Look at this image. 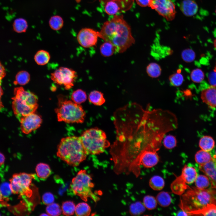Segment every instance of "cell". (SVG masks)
Wrapping results in <instances>:
<instances>
[{
    "instance_id": "6",
    "label": "cell",
    "mask_w": 216,
    "mask_h": 216,
    "mask_svg": "<svg viewBox=\"0 0 216 216\" xmlns=\"http://www.w3.org/2000/svg\"><path fill=\"white\" fill-rule=\"evenodd\" d=\"M80 137L88 155L102 153L110 146L105 132L98 128L86 130Z\"/></svg>"
},
{
    "instance_id": "41",
    "label": "cell",
    "mask_w": 216,
    "mask_h": 216,
    "mask_svg": "<svg viewBox=\"0 0 216 216\" xmlns=\"http://www.w3.org/2000/svg\"><path fill=\"white\" fill-rule=\"evenodd\" d=\"M190 77L192 81L196 83H199L202 81L204 79V72L200 69H195L191 71Z\"/></svg>"
},
{
    "instance_id": "32",
    "label": "cell",
    "mask_w": 216,
    "mask_h": 216,
    "mask_svg": "<svg viewBox=\"0 0 216 216\" xmlns=\"http://www.w3.org/2000/svg\"><path fill=\"white\" fill-rule=\"evenodd\" d=\"M156 200L157 203L163 207L168 206L171 201V197L169 194L164 191L159 193L156 196Z\"/></svg>"
},
{
    "instance_id": "8",
    "label": "cell",
    "mask_w": 216,
    "mask_h": 216,
    "mask_svg": "<svg viewBox=\"0 0 216 216\" xmlns=\"http://www.w3.org/2000/svg\"><path fill=\"white\" fill-rule=\"evenodd\" d=\"M58 120L68 123H80L84 122L86 113L82 107L73 101H59V106L55 110Z\"/></svg>"
},
{
    "instance_id": "15",
    "label": "cell",
    "mask_w": 216,
    "mask_h": 216,
    "mask_svg": "<svg viewBox=\"0 0 216 216\" xmlns=\"http://www.w3.org/2000/svg\"><path fill=\"white\" fill-rule=\"evenodd\" d=\"M199 167L209 178L212 188L216 189V157L214 156L209 162Z\"/></svg>"
},
{
    "instance_id": "3",
    "label": "cell",
    "mask_w": 216,
    "mask_h": 216,
    "mask_svg": "<svg viewBox=\"0 0 216 216\" xmlns=\"http://www.w3.org/2000/svg\"><path fill=\"white\" fill-rule=\"evenodd\" d=\"M57 155L68 164L75 166L85 160L88 154L80 137L72 136L61 139L58 147Z\"/></svg>"
},
{
    "instance_id": "45",
    "label": "cell",
    "mask_w": 216,
    "mask_h": 216,
    "mask_svg": "<svg viewBox=\"0 0 216 216\" xmlns=\"http://www.w3.org/2000/svg\"><path fill=\"white\" fill-rule=\"evenodd\" d=\"M54 197L52 194L50 192H46L42 196V201L44 204L48 205L53 203Z\"/></svg>"
},
{
    "instance_id": "12",
    "label": "cell",
    "mask_w": 216,
    "mask_h": 216,
    "mask_svg": "<svg viewBox=\"0 0 216 216\" xmlns=\"http://www.w3.org/2000/svg\"><path fill=\"white\" fill-rule=\"evenodd\" d=\"M159 160L157 151L147 150L143 152L139 156L136 167V176H137L140 171V165L147 168H151L156 165Z\"/></svg>"
},
{
    "instance_id": "2",
    "label": "cell",
    "mask_w": 216,
    "mask_h": 216,
    "mask_svg": "<svg viewBox=\"0 0 216 216\" xmlns=\"http://www.w3.org/2000/svg\"><path fill=\"white\" fill-rule=\"evenodd\" d=\"M98 34L99 38L112 43L118 53L124 52L135 42L130 27L122 15H115L104 22Z\"/></svg>"
},
{
    "instance_id": "22",
    "label": "cell",
    "mask_w": 216,
    "mask_h": 216,
    "mask_svg": "<svg viewBox=\"0 0 216 216\" xmlns=\"http://www.w3.org/2000/svg\"><path fill=\"white\" fill-rule=\"evenodd\" d=\"M215 141L212 137L209 136H204L200 139L199 146L201 150L210 152L214 148Z\"/></svg>"
},
{
    "instance_id": "1",
    "label": "cell",
    "mask_w": 216,
    "mask_h": 216,
    "mask_svg": "<svg viewBox=\"0 0 216 216\" xmlns=\"http://www.w3.org/2000/svg\"><path fill=\"white\" fill-rule=\"evenodd\" d=\"M116 137L139 151H158L166 133L155 120L145 116H128L114 119Z\"/></svg>"
},
{
    "instance_id": "52",
    "label": "cell",
    "mask_w": 216,
    "mask_h": 216,
    "mask_svg": "<svg viewBox=\"0 0 216 216\" xmlns=\"http://www.w3.org/2000/svg\"><path fill=\"white\" fill-rule=\"evenodd\" d=\"M5 197L3 195L0 188V203L4 201Z\"/></svg>"
},
{
    "instance_id": "26",
    "label": "cell",
    "mask_w": 216,
    "mask_h": 216,
    "mask_svg": "<svg viewBox=\"0 0 216 216\" xmlns=\"http://www.w3.org/2000/svg\"><path fill=\"white\" fill-rule=\"evenodd\" d=\"M195 159L197 163L200 165H202L209 162L212 157L209 152L201 150L196 153Z\"/></svg>"
},
{
    "instance_id": "25",
    "label": "cell",
    "mask_w": 216,
    "mask_h": 216,
    "mask_svg": "<svg viewBox=\"0 0 216 216\" xmlns=\"http://www.w3.org/2000/svg\"><path fill=\"white\" fill-rule=\"evenodd\" d=\"M50 58L49 53L44 50L38 51L34 56V60L39 65H43L47 64Z\"/></svg>"
},
{
    "instance_id": "9",
    "label": "cell",
    "mask_w": 216,
    "mask_h": 216,
    "mask_svg": "<svg viewBox=\"0 0 216 216\" xmlns=\"http://www.w3.org/2000/svg\"><path fill=\"white\" fill-rule=\"evenodd\" d=\"M34 174L25 172L16 173L10 179L9 185L12 193L20 196L30 198L33 192L30 188L33 179L36 177Z\"/></svg>"
},
{
    "instance_id": "42",
    "label": "cell",
    "mask_w": 216,
    "mask_h": 216,
    "mask_svg": "<svg viewBox=\"0 0 216 216\" xmlns=\"http://www.w3.org/2000/svg\"><path fill=\"white\" fill-rule=\"evenodd\" d=\"M181 57L184 62L190 63L194 60L196 57V54L193 50L188 48L184 49L182 52Z\"/></svg>"
},
{
    "instance_id": "37",
    "label": "cell",
    "mask_w": 216,
    "mask_h": 216,
    "mask_svg": "<svg viewBox=\"0 0 216 216\" xmlns=\"http://www.w3.org/2000/svg\"><path fill=\"white\" fill-rule=\"evenodd\" d=\"M195 182L197 188L199 189H206L208 187L210 184V181L208 177L203 175L197 176Z\"/></svg>"
},
{
    "instance_id": "28",
    "label": "cell",
    "mask_w": 216,
    "mask_h": 216,
    "mask_svg": "<svg viewBox=\"0 0 216 216\" xmlns=\"http://www.w3.org/2000/svg\"><path fill=\"white\" fill-rule=\"evenodd\" d=\"M49 25L52 29L58 31L63 26L64 21L62 18L58 15H54L50 17L49 21Z\"/></svg>"
},
{
    "instance_id": "50",
    "label": "cell",
    "mask_w": 216,
    "mask_h": 216,
    "mask_svg": "<svg viewBox=\"0 0 216 216\" xmlns=\"http://www.w3.org/2000/svg\"><path fill=\"white\" fill-rule=\"evenodd\" d=\"M5 160V158L4 155L0 152V166L4 164Z\"/></svg>"
},
{
    "instance_id": "27",
    "label": "cell",
    "mask_w": 216,
    "mask_h": 216,
    "mask_svg": "<svg viewBox=\"0 0 216 216\" xmlns=\"http://www.w3.org/2000/svg\"><path fill=\"white\" fill-rule=\"evenodd\" d=\"M161 71L160 66L155 62L149 63L146 68L147 74L149 76L152 78H156L159 76L161 74Z\"/></svg>"
},
{
    "instance_id": "56",
    "label": "cell",
    "mask_w": 216,
    "mask_h": 216,
    "mask_svg": "<svg viewBox=\"0 0 216 216\" xmlns=\"http://www.w3.org/2000/svg\"><path fill=\"white\" fill-rule=\"evenodd\" d=\"M214 156L216 157V150L215 151V154Z\"/></svg>"
},
{
    "instance_id": "23",
    "label": "cell",
    "mask_w": 216,
    "mask_h": 216,
    "mask_svg": "<svg viewBox=\"0 0 216 216\" xmlns=\"http://www.w3.org/2000/svg\"><path fill=\"white\" fill-rule=\"evenodd\" d=\"M37 176L42 179H45L50 175L51 170L49 166L45 163H40L35 169Z\"/></svg>"
},
{
    "instance_id": "58",
    "label": "cell",
    "mask_w": 216,
    "mask_h": 216,
    "mask_svg": "<svg viewBox=\"0 0 216 216\" xmlns=\"http://www.w3.org/2000/svg\"></svg>"
},
{
    "instance_id": "5",
    "label": "cell",
    "mask_w": 216,
    "mask_h": 216,
    "mask_svg": "<svg viewBox=\"0 0 216 216\" xmlns=\"http://www.w3.org/2000/svg\"><path fill=\"white\" fill-rule=\"evenodd\" d=\"M12 98V108L19 120L22 117L34 112L38 105V98L33 93L25 90L22 87H16Z\"/></svg>"
},
{
    "instance_id": "38",
    "label": "cell",
    "mask_w": 216,
    "mask_h": 216,
    "mask_svg": "<svg viewBox=\"0 0 216 216\" xmlns=\"http://www.w3.org/2000/svg\"><path fill=\"white\" fill-rule=\"evenodd\" d=\"M145 208L144 204L141 202H136L130 205V212L133 215H140L144 212L145 210Z\"/></svg>"
},
{
    "instance_id": "17",
    "label": "cell",
    "mask_w": 216,
    "mask_h": 216,
    "mask_svg": "<svg viewBox=\"0 0 216 216\" xmlns=\"http://www.w3.org/2000/svg\"><path fill=\"white\" fill-rule=\"evenodd\" d=\"M180 8L183 13L188 16H193L197 13L198 7L194 0H183L181 2Z\"/></svg>"
},
{
    "instance_id": "35",
    "label": "cell",
    "mask_w": 216,
    "mask_h": 216,
    "mask_svg": "<svg viewBox=\"0 0 216 216\" xmlns=\"http://www.w3.org/2000/svg\"><path fill=\"white\" fill-rule=\"evenodd\" d=\"M28 27V24L26 20L22 18L16 19L13 24L14 30L18 33L25 32Z\"/></svg>"
},
{
    "instance_id": "34",
    "label": "cell",
    "mask_w": 216,
    "mask_h": 216,
    "mask_svg": "<svg viewBox=\"0 0 216 216\" xmlns=\"http://www.w3.org/2000/svg\"><path fill=\"white\" fill-rule=\"evenodd\" d=\"M87 98L86 92L81 89H78L74 91L71 95L72 101L78 104L85 102Z\"/></svg>"
},
{
    "instance_id": "43",
    "label": "cell",
    "mask_w": 216,
    "mask_h": 216,
    "mask_svg": "<svg viewBox=\"0 0 216 216\" xmlns=\"http://www.w3.org/2000/svg\"><path fill=\"white\" fill-rule=\"evenodd\" d=\"M143 202L145 207L149 210L154 209L157 206V202L156 200L152 196H145L143 198Z\"/></svg>"
},
{
    "instance_id": "14",
    "label": "cell",
    "mask_w": 216,
    "mask_h": 216,
    "mask_svg": "<svg viewBox=\"0 0 216 216\" xmlns=\"http://www.w3.org/2000/svg\"><path fill=\"white\" fill-rule=\"evenodd\" d=\"M22 132L28 134L34 131L40 126L42 119L40 116L33 112L21 118L19 120Z\"/></svg>"
},
{
    "instance_id": "40",
    "label": "cell",
    "mask_w": 216,
    "mask_h": 216,
    "mask_svg": "<svg viewBox=\"0 0 216 216\" xmlns=\"http://www.w3.org/2000/svg\"><path fill=\"white\" fill-rule=\"evenodd\" d=\"M46 210L47 213L49 216L59 215L62 211L60 206L55 203L48 205L46 208Z\"/></svg>"
},
{
    "instance_id": "46",
    "label": "cell",
    "mask_w": 216,
    "mask_h": 216,
    "mask_svg": "<svg viewBox=\"0 0 216 216\" xmlns=\"http://www.w3.org/2000/svg\"><path fill=\"white\" fill-rule=\"evenodd\" d=\"M152 0H136L137 4L142 7H149Z\"/></svg>"
},
{
    "instance_id": "16",
    "label": "cell",
    "mask_w": 216,
    "mask_h": 216,
    "mask_svg": "<svg viewBox=\"0 0 216 216\" xmlns=\"http://www.w3.org/2000/svg\"><path fill=\"white\" fill-rule=\"evenodd\" d=\"M201 99L204 103L212 108H216V85H211L201 91Z\"/></svg>"
},
{
    "instance_id": "49",
    "label": "cell",
    "mask_w": 216,
    "mask_h": 216,
    "mask_svg": "<svg viewBox=\"0 0 216 216\" xmlns=\"http://www.w3.org/2000/svg\"><path fill=\"white\" fill-rule=\"evenodd\" d=\"M3 94V91L1 86V84H0V111L4 107V106L3 105L2 103L1 100V97L2 96Z\"/></svg>"
},
{
    "instance_id": "33",
    "label": "cell",
    "mask_w": 216,
    "mask_h": 216,
    "mask_svg": "<svg viewBox=\"0 0 216 216\" xmlns=\"http://www.w3.org/2000/svg\"><path fill=\"white\" fill-rule=\"evenodd\" d=\"M91 212L90 206L86 202L80 203L76 206L75 212L77 216H88L90 214Z\"/></svg>"
},
{
    "instance_id": "47",
    "label": "cell",
    "mask_w": 216,
    "mask_h": 216,
    "mask_svg": "<svg viewBox=\"0 0 216 216\" xmlns=\"http://www.w3.org/2000/svg\"><path fill=\"white\" fill-rule=\"evenodd\" d=\"M209 81L212 85H216V72L211 73L208 77Z\"/></svg>"
},
{
    "instance_id": "24",
    "label": "cell",
    "mask_w": 216,
    "mask_h": 216,
    "mask_svg": "<svg viewBox=\"0 0 216 216\" xmlns=\"http://www.w3.org/2000/svg\"><path fill=\"white\" fill-rule=\"evenodd\" d=\"M88 100L90 102L97 106H101L105 101L103 93L97 90L91 92L88 96Z\"/></svg>"
},
{
    "instance_id": "54",
    "label": "cell",
    "mask_w": 216,
    "mask_h": 216,
    "mask_svg": "<svg viewBox=\"0 0 216 216\" xmlns=\"http://www.w3.org/2000/svg\"><path fill=\"white\" fill-rule=\"evenodd\" d=\"M49 215L48 214H45V213L42 214L40 215Z\"/></svg>"
},
{
    "instance_id": "11",
    "label": "cell",
    "mask_w": 216,
    "mask_h": 216,
    "mask_svg": "<svg viewBox=\"0 0 216 216\" xmlns=\"http://www.w3.org/2000/svg\"><path fill=\"white\" fill-rule=\"evenodd\" d=\"M149 7L168 21L173 20L176 11L171 0H152Z\"/></svg>"
},
{
    "instance_id": "21",
    "label": "cell",
    "mask_w": 216,
    "mask_h": 216,
    "mask_svg": "<svg viewBox=\"0 0 216 216\" xmlns=\"http://www.w3.org/2000/svg\"><path fill=\"white\" fill-rule=\"evenodd\" d=\"M121 0H110L106 4L104 10L108 15L116 14L120 10L122 7Z\"/></svg>"
},
{
    "instance_id": "48",
    "label": "cell",
    "mask_w": 216,
    "mask_h": 216,
    "mask_svg": "<svg viewBox=\"0 0 216 216\" xmlns=\"http://www.w3.org/2000/svg\"><path fill=\"white\" fill-rule=\"evenodd\" d=\"M6 74L5 69L0 62V84H1V81L5 77Z\"/></svg>"
},
{
    "instance_id": "44",
    "label": "cell",
    "mask_w": 216,
    "mask_h": 216,
    "mask_svg": "<svg viewBox=\"0 0 216 216\" xmlns=\"http://www.w3.org/2000/svg\"><path fill=\"white\" fill-rule=\"evenodd\" d=\"M163 143L165 148L168 149H171L176 146L177 140L174 136L169 135L164 138Z\"/></svg>"
},
{
    "instance_id": "20",
    "label": "cell",
    "mask_w": 216,
    "mask_h": 216,
    "mask_svg": "<svg viewBox=\"0 0 216 216\" xmlns=\"http://www.w3.org/2000/svg\"><path fill=\"white\" fill-rule=\"evenodd\" d=\"M190 215H201L204 216H216V205L208 204L200 209L189 213Z\"/></svg>"
},
{
    "instance_id": "30",
    "label": "cell",
    "mask_w": 216,
    "mask_h": 216,
    "mask_svg": "<svg viewBox=\"0 0 216 216\" xmlns=\"http://www.w3.org/2000/svg\"><path fill=\"white\" fill-rule=\"evenodd\" d=\"M30 79V75L28 72L21 70L16 74L14 83L22 86L25 85L29 82Z\"/></svg>"
},
{
    "instance_id": "39",
    "label": "cell",
    "mask_w": 216,
    "mask_h": 216,
    "mask_svg": "<svg viewBox=\"0 0 216 216\" xmlns=\"http://www.w3.org/2000/svg\"><path fill=\"white\" fill-rule=\"evenodd\" d=\"M169 80L170 84L173 86L178 87L182 84L184 80V77L180 73L177 72L170 75Z\"/></svg>"
},
{
    "instance_id": "29",
    "label": "cell",
    "mask_w": 216,
    "mask_h": 216,
    "mask_svg": "<svg viewBox=\"0 0 216 216\" xmlns=\"http://www.w3.org/2000/svg\"><path fill=\"white\" fill-rule=\"evenodd\" d=\"M149 184L150 187L153 190H160L164 188L165 182L160 176H154L150 178Z\"/></svg>"
},
{
    "instance_id": "10",
    "label": "cell",
    "mask_w": 216,
    "mask_h": 216,
    "mask_svg": "<svg viewBox=\"0 0 216 216\" xmlns=\"http://www.w3.org/2000/svg\"><path fill=\"white\" fill-rule=\"evenodd\" d=\"M77 77L75 70L63 67H59L51 74V79L54 83L63 86L67 90L74 86Z\"/></svg>"
},
{
    "instance_id": "55",
    "label": "cell",
    "mask_w": 216,
    "mask_h": 216,
    "mask_svg": "<svg viewBox=\"0 0 216 216\" xmlns=\"http://www.w3.org/2000/svg\"><path fill=\"white\" fill-rule=\"evenodd\" d=\"M214 71L215 72H216V65L214 68Z\"/></svg>"
},
{
    "instance_id": "19",
    "label": "cell",
    "mask_w": 216,
    "mask_h": 216,
    "mask_svg": "<svg viewBox=\"0 0 216 216\" xmlns=\"http://www.w3.org/2000/svg\"><path fill=\"white\" fill-rule=\"evenodd\" d=\"M186 183L180 176L176 178L171 184V190L176 194L181 195L188 188V186Z\"/></svg>"
},
{
    "instance_id": "53",
    "label": "cell",
    "mask_w": 216,
    "mask_h": 216,
    "mask_svg": "<svg viewBox=\"0 0 216 216\" xmlns=\"http://www.w3.org/2000/svg\"><path fill=\"white\" fill-rule=\"evenodd\" d=\"M214 48L216 49V38L214 39Z\"/></svg>"
},
{
    "instance_id": "36",
    "label": "cell",
    "mask_w": 216,
    "mask_h": 216,
    "mask_svg": "<svg viewBox=\"0 0 216 216\" xmlns=\"http://www.w3.org/2000/svg\"><path fill=\"white\" fill-rule=\"evenodd\" d=\"M76 206L74 203L70 201L63 202L62 206V214L66 216L73 215L75 212Z\"/></svg>"
},
{
    "instance_id": "7",
    "label": "cell",
    "mask_w": 216,
    "mask_h": 216,
    "mask_svg": "<svg viewBox=\"0 0 216 216\" xmlns=\"http://www.w3.org/2000/svg\"><path fill=\"white\" fill-rule=\"evenodd\" d=\"M92 180L91 177L86 170H81L72 179L70 189L74 194L85 201L90 198L94 202H97L100 198L92 191L94 184Z\"/></svg>"
},
{
    "instance_id": "31",
    "label": "cell",
    "mask_w": 216,
    "mask_h": 216,
    "mask_svg": "<svg viewBox=\"0 0 216 216\" xmlns=\"http://www.w3.org/2000/svg\"><path fill=\"white\" fill-rule=\"evenodd\" d=\"M100 49L101 55L105 57L110 56L116 52L114 45L108 42L105 41L102 44Z\"/></svg>"
},
{
    "instance_id": "57",
    "label": "cell",
    "mask_w": 216,
    "mask_h": 216,
    "mask_svg": "<svg viewBox=\"0 0 216 216\" xmlns=\"http://www.w3.org/2000/svg\"><path fill=\"white\" fill-rule=\"evenodd\" d=\"M215 12L216 14V10H215Z\"/></svg>"
},
{
    "instance_id": "18",
    "label": "cell",
    "mask_w": 216,
    "mask_h": 216,
    "mask_svg": "<svg viewBox=\"0 0 216 216\" xmlns=\"http://www.w3.org/2000/svg\"><path fill=\"white\" fill-rule=\"evenodd\" d=\"M180 176L186 183L194 182L197 176L196 169L192 166L185 165L183 168Z\"/></svg>"
},
{
    "instance_id": "4",
    "label": "cell",
    "mask_w": 216,
    "mask_h": 216,
    "mask_svg": "<svg viewBox=\"0 0 216 216\" xmlns=\"http://www.w3.org/2000/svg\"><path fill=\"white\" fill-rule=\"evenodd\" d=\"M215 193V190L212 189L190 188L182 195L179 206L182 210L189 213L201 209L208 204L216 205Z\"/></svg>"
},
{
    "instance_id": "51",
    "label": "cell",
    "mask_w": 216,
    "mask_h": 216,
    "mask_svg": "<svg viewBox=\"0 0 216 216\" xmlns=\"http://www.w3.org/2000/svg\"><path fill=\"white\" fill-rule=\"evenodd\" d=\"M177 215L178 216H188L190 215L189 214L186 212L182 210L177 213Z\"/></svg>"
},
{
    "instance_id": "13",
    "label": "cell",
    "mask_w": 216,
    "mask_h": 216,
    "mask_svg": "<svg viewBox=\"0 0 216 216\" xmlns=\"http://www.w3.org/2000/svg\"><path fill=\"white\" fill-rule=\"evenodd\" d=\"M98 32L89 28H83L77 34V41L81 46L85 48L95 46L99 37Z\"/></svg>"
}]
</instances>
